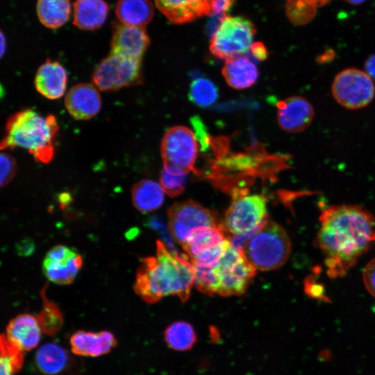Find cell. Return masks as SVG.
Returning <instances> with one entry per match:
<instances>
[{
	"label": "cell",
	"mask_w": 375,
	"mask_h": 375,
	"mask_svg": "<svg viewBox=\"0 0 375 375\" xmlns=\"http://www.w3.org/2000/svg\"><path fill=\"white\" fill-rule=\"evenodd\" d=\"M34 363L42 375H65L72 365V360L60 345L47 343L36 351Z\"/></svg>",
	"instance_id": "cell-21"
},
{
	"label": "cell",
	"mask_w": 375,
	"mask_h": 375,
	"mask_svg": "<svg viewBox=\"0 0 375 375\" xmlns=\"http://www.w3.org/2000/svg\"><path fill=\"white\" fill-rule=\"evenodd\" d=\"M188 172L172 166H164L160 182L164 191L172 197L180 195L185 189Z\"/></svg>",
	"instance_id": "cell-30"
},
{
	"label": "cell",
	"mask_w": 375,
	"mask_h": 375,
	"mask_svg": "<svg viewBox=\"0 0 375 375\" xmlns=\"http://www.w3.org/2000/svg\"><path fill=\"white\" fill-rule=\"evenodd\" d=\"M149 44L144 27L115 23L112 28L110 53L141 60Z\"/></svg>",
	"instance_id": "cell-15"
},
{
	"label": "cell",
	"mask_w": 375,
	"mask_h": 375,
	"mask_svg": "<svg viewBox=\"0 0 375 375\" xmlns=\"http://www.w3.org/2000/svg\"><path fill=\"white\" fill-rule=\"evenodd\" d=\"M34 83L37 91L42 96L49 99H58L66 90V70L58 61L47 60L38 68Z\"/></svg>",
	"instance_id": "cell-19"
},
{
	"label": "cell",
	"mask_w": 375,
	"mask_h": 375,
	"mask_svg": "<svg viewBox=\"0 0 375 375\" xmlns=\"http://www.w3.org/2000/svg\"><path fill=\"white\" fill-rule=\"evenodd\" d=\"M230 244L220 226L197 231L182 247L193 265L214 266Z\"/></svg>",
	"instance_id": "cell-12"
},
{
	"label": "cell",
	"mask_w": 375,
	"mask_h": 375,
	"mask_svg": "<svg viewBox=\"0 0 375 375\" xmlns=\"http://www.w3.org/2000/svg\"><path fill=\"white\" fill-rule=\"evenodd\" d=\"M6 49V40L2 31L1 32V56H3Z\"/></svg>",
	"instance_id": "cell-40"
},
{
	"label": "cell",
	"mask_w": 375,
	"mask_h": 375,
	"mask_svg": "<svg viewBox=\"0 0 375 375\" xmlns=\"http://www.w3.org/2000/svg\"><path fill=\"white\" fill-rule=\"evenodd\" d=\"M249 51L253 58L258 61H262L268 56L267 48L260 42L252 44Z\"/></svg>",
	"instance_id": "cell-37"
},
{
	"label": "cell",
	"mask_w": 375,
	"mask_h": 375,
	"mask_svg": "<svg viewBox=\"0 0 375 375\" xmlns=\"http://www.w3.org/2000/svg\"><path fill=\"white\" fill-rule=\"evenodd\" d=\"M256 28L242 17H224L211 37L210 50L222 59H231L247 53L252 45Z\"/></svg>",
	"instance_id": "cell-6"
},
{
	"label": "cell",
	"mask_w": 375,
	"mask_h": 375,
	"mask_svg": "<svg viewBox=\"0 0 375 375\" xmlns=\"http://www.w3.org/2000/svg\"><path fill=\"white\" fill-rule=\"evenodd\" d=\"M212 267L217 285L216 294L222 297L243 294L256 273L242 251L233 247L231 242Z\"/></svg>",
	"instance_id": "cell-7"
},
{
	"label": "cell",
	"mask_w": 375,
	"mask_h": 375,
	"mask_svg": "<svg viewBox=\"0 0 375 375\" xmlns=\"http://www.w3.org/2000/svg\"><path fill=\"white\" fill-rule=\"evenodd\" d=\"M34 249L33 242L29 239L24 240L17 245V252L23 256H27L31 254Z\"/></svg>",
	"instance_id": "cell-38"
},
{
	"label": "cell",
	"mask_w": 375,
	"mask_h": 375,
	"mask_svg": "<svg viewBox=\"0 0 375 375\" xmlns=\"http://www.w3.org/2000/svg\"><path fill=\"white\" fill-rule=\"evenodd\" d=\"M92 82L104 92L140 84L142 82L141 60L110 53L96 67Z\"/></svg>",
	"instance_id": "cell-9"
},
{
	"label": "cell",
	"mask_w": 375,
	"mask_h": 375,
	"mask_svg": "<svg viewBox=\"0 0 375 375\" xmlns=\"http://www.w3.org/2000/svg\"><path fill=\"white\" fill-rule=\"evenodd\" d=\"M232 195V201L219 226L232 235L255 232L267 219L266 197L249 194L245 188H234Z\"/></svg>",
	"instance_id": "cell-5"
},
{
	"label": "cell",
	"mask_w": 375,
	"mask_h": 375,
	"mask_svg": "<svg viewBox=\"0 0 375 375\" xmlns=\"http://www.w3.org/2000/svg\"><path fill=\"white\" fill-rule=\"evenodd\" d=\"M365 72L374 80H375V54L370 56L365 61Z\"/></svg>",
	"instance_id": "cell-39"
},
{
	"label": "cell",
	"mask_w": 375,
	"mask_h": 375,
	"mask_svg": "<svg viewBox=\"0 0 375 375\" xmlns=\"http://www.w3.org/2000/svg\"><path fill=\"white\" fill-rule=\"evenodd\" d=\"M65 105L72 117L85 120L93 117L99 112L101 99L96 87L89 83H80L68 91Z\"/></svg>",
	"instance_id": "cell-16"
},
{
	"label": "cell",
	"mask_w": 375,
	"mask_h": 375,
	"mask_svg": "<svg viewBox=\"0 0 375 375\" xmlns=\"http://www.w3.org/2000/svg\"><path fill=\"white\" fill-rule=\"evenodd\" d=\"M233 4V0H212L211 15L226 14Z\"/></svg>",
	"instance_id": "cell-36"
},
{
	"label": "cell",
	"mask_w": 375,
	"mask_h": 375,
	"mask_svg": "<svg viewBox=\"0 0 375 375\" xmlns=\"http://www.w3.org/2000/svg\"><path fill=\"white\" fill-rule=\"evenodd\" d=\"M36 10L39 20L44 26L56 28L69 19L71 5L69 0H38Z\"/></svg>",
	"instance_id": "cell-26"
},
{
	"label": "cell",
	"mask_w": 375,
	"mask_h": 375,
	"mask_svg": "<svg viewBox=\"0 0 375 375\" xmlns=\"http://www.w3.org/2000/svg\"><path fill=\"white\" fill-rule=\"evenodd\" d=\"M194 283V268L189 258L172 253L162 241L157 240L156 256L140 260L133 289L148 303L169 295L185 301Z\"/></svg>",
	"instance_id": "cell-2"
},
{
	"label": "cell",
	"mask_w": 375,
	"mask_h": 375,
	"mask_svg": "<svg viewBox=\"0 0 375 375\" xmlns=\"http://www.w3.org/2000/svg\"><path fill=\"white\" fill-rule=\"evenodd\" d=\"M1 186L8 185L13 178L16 172V162L12 156L6 153H1Z\"/></svg>",
	"instance_id": "cell-33"
},
{
	"label": "cell",
	"mask_w": 375,
	"mask_h": 375,
	"mask_svg": "<svg viewBox=\"0 0 375 375\" xmlns=\"http://www.w3.org/2000/svg\"><path fill=\"white\" fill-rule=\"evenodd\" d=\"M315 244L331 278L346 275L375 241V219L357 205L331 206L319 217Z\"/></svg>",
	"instance_id": "cell-1"
},
{
	"label": "cell",
	"mask_w": 375,
	"mask_h": 375,
	"mask_svg": "<svg viewBox=\"0 0 375 375\" xmlns=\"http://www.w3.org/2000/svg\"><path fill=\"white\" fill-rule=\"evenodd\" d=\"M115 12L120 23L144 27L153 16V8L149 0H118Z\"/></svg>",
	"instance_id": "cell-25"
},
{
	"label": "cell",
	"mask_w": 375,
	"mask_h": 375,
	"mask_svg": "<svg viewBox=\"0 0 375 375\" xmlns=\"http://www.w3.org/2000/svg\"><path fill=\"white\" fill-rule=\"evenodd\" d=\"M279 126L289 133H299L311 124L315 112L311 103L304 97L293 96L276 103Z\"/></svg>",
	"instance_id": "cell-14"
},
{
	"label": "cell",
	"mask_w": 375,
	"mask_h": 375,
	"mask_svg": "<svg viewBox=\"0 0 375 375\" xmlns=\"http://www.w3.org/2000/svg\"><path fill=\"white\" fill-rule=\"evenodd\" d=\"M317 7L309 0H285V10L288 19L294 25H305L315 16Z\"/></svg>",
	"instance_id": "cell-31"
},
{
	"label": "cell",
	"mask_w": 375,
	"mask_h": 375,
	"mask_svg": "<svg viewBox=\"0 0 375 375\" xmlns=\"http://www.w3.org/2000/svg\"><path fill=\"white\" fill-rule=\"evenodd\" d=\"M42 329L36 317L19 314L7 325L6 335L24 351H30L40 341Z\"/></svg>",
	"instance_id": "cell-20"
},
{
	"label": "cell",
	"mask_w": 375,
	"mask_h": 375,
	"mask_svg": "<svg viewBox=\"0 0 375 375\" xmlns=\"http://www.w3.org/2000/svg\"><path fill=\"white\" fill-rule=\"evenodd\" d=\"M317 8L322 7L327 3H328L331 0H309Z\"/></svg>",
	"instance_id": "cell-41"
},
{
	"label": "cell",
	"mask_w": 375,
	"mask_h": 375,
	"mask_svg": "<svg viewBox=\"0 0 375 375\" xmlns=\"http://www.w3.org/2000/svg\"><path fill=\"white\" fill-rule=\"evenodd\" d=\"M46 288L45 285L40 292L43 303L42 308L36 317L42 331L46 335H54L62 326L63 317L57 305L47 299Z\"/></svg>",
	"instance_id": "cell-28"
},
{
	"label": "cell",
	"mask_w": 375,
	"mask_h": 375,
	"mask_svg": "<svg viewBox=\"0 0 375 375\" xmlns=\"http://www.w3.org/2000/svg\"><path fill=\"white\" fill-rule=\"evenodd\" d=\"M131 196L135 208L142 212H150L161 207L165 199V191L158 183L143 179L133 186Z\"/></svg>",
	"instance_id": "cell-24"
},
{
	"label": "cell",
	"mask_w": 375,
	"mask_h": 375,
	"mask_svg": "<svg viewBox=\"0 0 375 375\" xmlns=\"http://www.w3.org/2000/svg\"><path fill=\"white\" fill-rule=\"evenodd\" d=\"M167 218L174 241L181 245L200 228L219 226L215 212L190 199L171 206Z\"/></svg>",
	"instance_id": "cell-8"
},
{
	"label": "cell",
	"mask_w": 375,
	"mask_h": 375,
	"mask_svg": "<svg viewBox=\"0 0 375 375\" xmlns=\"http://www.w3.org/2000/svg\"><path fill=\"white\" fill-rule=\"evenodd\" d=\"M188 97L192 103L199 107H208L217 99L218 90L210 79L197 78L190 84Z\"/></svg>",
	"instance_id": "cell-29"
},
{
	"label": "cell",
	"mask_w": 375,
	"mask_h": 375,
	"mask_svg": "<svg viewBox=\"0 0 375 375\" xmlns=\"http://www.w3.org/2000/svg\"><path fill=\"white\" fill-rule=\"evenodd\" d=\"M362 278L366 289L375 297V258L365 267Z\"/></svg>",
	"instance_id": "cell-35"
},
{
	"label": "cell",
	"mask_w": 375,
	"mask_h": 375,
	"mask_svg": "<svg viewBox=\"0 0 375 375\" xmlns=\"http://www.w3.org/2000/svg\"><path fill=\"white\" fill-rule=\"evenodd\" d=\"M55 116H43L26 108L8 119L1 149L22 147L32 154L38 162L49 163L54 156V141L58 131Z\"/></svg>",
	"instance_id": "cell-3"
},
{
	"label": "cell",
	"mask_w": 375,
	"mask_h": 375,
	"mask_svg": "<svg viewBox=\"0 0 375 375\" xmlns=\"http://www.w3.org/2000/svg\"><path fill=\"white\" fill-rule=\"evenodd\" d=\"M222 74L229 86L238 90L253 85L259 76L255 64L243 56L226 60Z\"/></svg>",
	"instance_id": "cell-23"
},
{
	"label": "cell",
	"mask_w": 375,
	"mask_h": 375,
	"mask_svg": "<svg viewBox=\"0 0 375 375\" xmlns=\"http://www.w3.org/2000/svg\"><path fill=\"white\" fill-rule=\"evenodd\" d=\"M331 92L342 106L356 110L371 103L375 96V86L373 79L365 71L348 68L335 76Z\"/></svg>",
	"instance_id": "cell-10"
},
{
	"label": "cell",
	"mask_w": 375,
	"mask_h": 375,
	"mask_svg": "<svg viewBox=\"0 0 375 375\" xmlns=\"http://www.w3.org/2000/svg\"><path fill=\"white\" fill-rule=\"evenodd\" d=\"M198 153L194 134L187 127L176 126L165 133L161 142V156L164 166H172L188 172L193 171Z\"/></svg>",
	"instance_id": "cell-11"
},
{
	"label": "cell",
	"mask_w": 375,
	"mask_h": 375,
	"mask_svg": "<svg viewBox=\"0 0 375 375\" xmlns=\"http://www.w3.org/2000/svg\"><path fill=\"white\" fill-rule=\"evenodd\" d=\"M156 7L173 24H183L211 15L212 0H154Z\"/></svg>",
	"instance_id": "cell-17"
},
{
	"label": "cell",
	"mask_w": 375,
	"mask_h": 375,
	"mask_svg": "<svg viewBox=\"0 0 375 375\" xmlns=\"http://www.w3.org/2000/svg\"><path fill=\"white\" fill-rule=\"evenodd\" d=\"M167 344L176 351H187L196 342V333L193 326L184 321L175 322L167 326L164 333Z\"/></svg>",
	"instance_id": "cell-27"
},
{
	"label": "cell",
	"mask_w": 375,
	"mask_h": 375,
	"mask_svg": "<svg viewBox=\"0 0 375 375\" xmlns=\"http://www.w3.org/2000/svg\"><path fill=\"white\" fill-rule=\"evenodd\" d=\"M349 3L353 4V5H358L363 3L365 0H344Z\"/></svg>",
	"instance_id": "cell-42"
},
{
	"label": "cell",
	"mask_w": 375,
	"mask_h": 375,
	"mask_svg": "<svg viewBox=\"0 0 375 375\" xmlns=\"http://www.w3.org/2000/svg\"><path fill=\"white\" fill-rule=\"evenodd\" d=\"M109 6L103 0H76L73 23L82 30H96L105 22Z\"/></svg>",
	"instance_id": "cell-22"
},
{
	"label": "cell",
	"mask_w": 375,
	"mask_h": 375,
	"mask_svg": "<svg viewBox=\"0 0 375 375\" xmlns=\"http://www.w3.org/2000/svg\"><path fill=\"white\" fill-rule=\"evenodd\" d=\"M146 226L156 231L159 233L162 238V242L172 253L176 255H181L177 253L176 249L174 245V238L170 231L169 225H166L160 217L154 216L150 217L147 220Z\"/></svg>",
	"instance_id": "cell-32"
},
{
	"label": "cell",
	"mask_w": 375,
	"mask_h": 375,
	"mask_svg": "<svg viewBox=\"0 0 375 375\" xmlns=\"http://www.w3.org/2000/svg\"><path fill=\"white\" fill-rule=\"evenodd\" d=\"M82 265L83 258L81 255L60 244L47 253L43 262V271L51 282L69 285L73 282Z\"/></svg>",
	"instance_id": "cell-13"
},
{
	"label": "cell",
	"mask_w": 375,
	"mask_h": 375,
	"mask_svg": "<svg viewBox=\"0 0 375 375\" xmlns=\"http://www.w3.org/2000/svg\"><path fill=\"white\" fill-rule=\"evenodd\" d=\"M71 350L80 356L98 357L109 353L117 345L114 335L108 331H78L69 339Z\"/></svg>",
	"instance_id": "cell-18"
},
{
	"label": "cell",
	"mask_w": 375,
	"mask_h": 375,
	"mask_svg": "<svg viewBox=\"0 0 375 375\" xmlns=\"http://www.w3.org/2000/svg\"><path fill=\"white\" fill-rule=\"evenodd\" d=\"M191 123L194 130H195L194 135L197 140L200 143L201 150H207L211 142L204 124L197 116H194L191 119Z\"/></svg>",
	"instance_id": "cell-34"
},
{
	"label": "cell",
	"mask_w": 375,
	"mask_h": 375,
	"mask_svg": "<svg viewBox=\"0 0 375 375\" xmlns=\"http://www.w3.org/2000/svg\"><path fill=\"white\" fill-rule=\"evenodd\" d=\"M242 251L256 270L269 271L286 262L291 244L284 229L267 219L248 239Z\"/></svg>",
	"instance_id": "cell-4"
}]
</instances>
